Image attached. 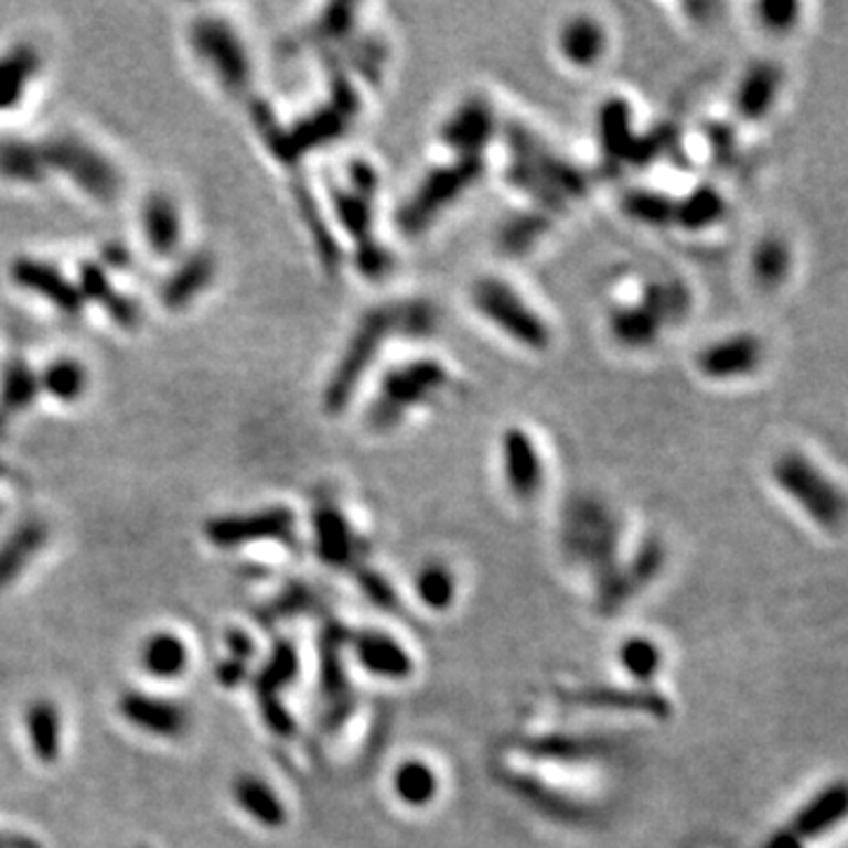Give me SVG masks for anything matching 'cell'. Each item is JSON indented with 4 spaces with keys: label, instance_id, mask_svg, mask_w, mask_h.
<instances>
[{
    "label": "cell",
    "instance_id": "9c48e42d",
    "mask_svg": "<svg viewBox=\"0 0 848 848\" xmlns=\"http://www.w3.org/2000/svg\"><path fill=\"white\" fill-rule=\"evenodd\" d=\"M189 45L222 90H227L229 95L248 93L253 83V64L248 47L232 22L215 14L194 17L192 26H189Z\"/></svg>",
    "mask_w": 848,
    "mask_h": 848
},
{
    "label": "cell",
    "instance_id": "60d3db41",
    "mask_svg": "<svg viewBox=\"0 0 848 848\" xmlns=\"http://www.w3.org/2000/svg\"><path fill=\"white\" fill-rule=\"evenodd\" d=\"M754 26L773 39H785L804 22V6L794 0H764L752 6Z\"/></svg>",
    "mask_w": 848,
    "mask_h": 848
},
{
    "label": "cell",
    "instance_id": "cb8c5ba5",
    "mask_svg": "<svg viewBox=\"0 0 848 848\" xmlns=\"http://www.w3.org/2000/svg\"><path fill=\"white\" fill-rule=\"evenodd\" d=\"M232 797L244 816L255 825L279 829L288 823V808L276 790L255 773L238 775L232 785Z\"/></svg>",
    "mask_w": 848,
    "mask_h": 848
},
{
    "label": "cell",
    "instance_id": "1f68e13d",
    "mask_svg": "<svg viewBox=\"0 0 848 848\" xmlns=\"http://www.w3.org/2000/svg\"><path fill=\"white\" fill-rule=\"evenodd\" d=\"M39 396V373L24 358L12 361L3 373V385H0V429L17 418V412H24Z\"/></svg>",
    "mask_w": 848,
    "mask_h": 848
},
{
    "label": "cell",
    "instance_id": "ac0fdd59",
    "mask_svg": "<svg viewBox=\"0 0 848 848\" xmlns=\"http://www.w3.org/2000/svg\"><path fill=\"white\" fill-rule=\"evenodd\" d=\"M118 712L135 731L159 740H178L192 726V715L184 705L144 690H126L118 698Z\"/></svg>",
    "mask_w": 848,
    "mask_h": 848
},
{
    "label": "cell",
    "instance_id": "74e56055",
    "mask_svg": "<svg viewBox=\"0 0 848 848\" xmlns=\"http://www.w3.org/2000/svg\"><path fill=\"white\" fill-rule=\"evenodd\" d=\"M554 227V217L526 207L524 213L512 215L500 229V248L505 255H528Z\"/></svg>",
    "mask_w": 848,
    "mask_h": 848
},
{
    "label": "cell",
    "instance_id": "f35d334b",
    "mask_svg": "<svg viewBox=\"0 0 848 848\" xmlns=\"http://www.w3.org/2000/svg\"><path fill=\"white\" fill-rule=\"evenodd\" d=\"M846 808V794L844 787L837 785L833 790H825L820 797L808 802V806L802 808V813L794 820V829L804 837H820L829 827L844 818Z\"/></svg>",
    "mask_w": 848,
    "mask_h": 848
},
{
    "label": "cell",
    "instance_id": "4fadbf2b",
    "mask_svg": "<svg viewBox=\"0 0 848 848\" xmlns=\"http://www.w3.org/2000/svg\"><path fill=\"white\" fill-rule=\"evenodd\" d=\"M500 130L491 99L483 95H466L441 118L437 140L448 155L486 159Z\"/></svg>",
    "mask_w": 848,
    "mask_h": 848
},
{
    "label": "cell",
    "instance_id": "2e32d148",
    "mask_svg": "<svg viewBox=\"0 0 848 848\" xmlns=\"http://www.w3.org/2000/svg\"><path fill=\"white\" fill-rule=\"evenodd\" d=\"M611 50V31L594 12H570L554 31V52L570 72H594Z\"/></svg>",
    "mask_w": 848,
    "mask_h": 848
},
{
    "label": "cell",
    "instance_id": "83f0119b",
    "mask_svg": "<svg viewBox=\"0 0 848 848\" xmlns=\"http://www.w3.org/2000/svg\"><path fill=\"white\" fill-rule=\"evenodd\" d=\"M729 213V201L712 184L694 186L688 194L677 196V215H674V229L700 234L715 229Z\"/></svg>",
    "mask_w": 848,
    "mask_h": 848
},
{
    "label": "cell",
    "instance_id": "30bf717a",
    "mask_svg": "<svg viewBox=\"0 0 848 848\" xmlns=\"http://www.w3.org/2000/svg\"><path fill=\"white\" fill-rule=\"evenodd\" d=\"M379 178L377 170L368 163L356 161L347 168V180L333 186V205L340 215L342 229L352 234L358 244L361 269L379 276L387 271V253L383 246H375L373 240V219H375V196Z\"/></svg>",
    "mask_w": 848,
    "mask_h": 848
},
{
    "label": "cell",
    "instance_id": "8d00e7d4",
    "mask_svg": "<svg viewBox=\"0 0 848 848\" xmlns=\"http://www.w3.org/2000/svg\"><path fill=\"white\" fill-rule=\"evenodd\" d=\"M412 590L425 609L443 613L453 609L458 597V580L450 566L441 561H429L418 570V576H415Z\"/></svg>",
    "mask_w": 848,
    "mask_h": 848
},
{
    "label": "cell",
    "instance_id": "d4e9b609",
    "mask_svg": "<svg viewBox=\"0 0 848 848\" xmlns=\"http://www.w3.org/2000/svg\"><path fill=\"white\" fill-rule=\"evenodd\" d=\"M24 731L33 759L41 761L45 766L60 761L64 726L62 712L55 702L45 698L33 700L24 712Z\"/></svg>",
    "mask_w": 848,
    "mask_h": 848
},
{
    "label": "cell",
    "instance_id": "5bb4252c",
    "mask_svg": "<svg viewBox=\"0 0 848 848\" xmlns=\"http://www.w3.org/2000/svg\"><path fill=\"white\" fill-rule=\"evenodd\" d=\"M594 135L599 142V151L611 165H630V163H648L657 155L655 137L651 132L636 130L632 104L620 97H605L594 118Z\"/></svg>",
    "mask_w": 848,
    "mask_h": 848
},
{
    "label": "cell",
    "instance_id": "5b68a950",
    "mask_svg": "<svg viewBox=\"0 0 848 848\" xmlns=\"http://www.w3.org/2000/svg\"><path fill=\"white\" fill-rule=\"evenodd\" d=\"M466 304L493 333L528 354H547L554 328L526 292L502 273H479L466 288Z\"/></svg>",
    "mask_w": 848,
    "mask_h": 848
},
{
    "label": "cell",
    "instance_id": "7402d4cb",
    "mask_svg": "<svg viewBox=\"0 0 848 848\" xmlns=\"http://www.w3.org/2000/svg\"><path fill=\"white\" fill-rule=\"evenodd\" d=\"M750 281L761 292L785 288L794 271V248L783 234H764L752 244L748 257Z\"/></svg>",
    "mask_w": 848,
    "mask_h": 848
},
{
    "label": "cell",
    "instance_id": "ffe728a7",
    "mask_svg": "<svg viewBox=\"0 0 848 848\" xmlns=\"http://www.w3.org/2000/svg\"><path fill=\"white\" fill-rule=\"evenodd\" d=\"M350 642L356 663L361 665V669H366L371 677L385 681H404L412 674V657L399 644V638H394L391 634L363 630L354 634Z\"/></svg>",
    "mask_w": 848,
    "mask_h": 848
},
{
    "label": "cell",
    "instance_id": "6da1fadb",
    "mask_svg": "<svg viewBox=\"0 0 848 848\" xmlns=\"http://www.w3.org/2000/svg\"><path fill=\"white\" fill-rule=\"evenodd\" d=\"M505 137V178L528 207L549 217L568 213L587 194V172L524 124L502 126Z\"/></svg>",
    "mask_w": 848,
    "mask_h": 848
},
{
    "label": "cell",
    "instance_id": "ba28073f",
    "mask_svg": "<svg viewBox=\"0 0 848 848\" xmlns=\"http://www.w3.org/2000/svg\"><path fill=\"white\" fill-rule=\"evenodd\" d=\"M41 151L47 172H57L97 203H114L124 192V175L116 163L76 132L52 135L41 144Z\"/></svg>",
    "mask_w": 848,
    "mask_h": 848
},
{
    "label": "cell",
    "instance_id": "e575fe53",
    "mask_svg": "<svg viewBox=\"0 0 848 848\" xmlns=\"http://www.w3.org/2000/svg\"><path fill=\"white\" fill-rule=\"evenodd\" d=\"M47 540V528L41 522H29L17 528L0 545V587H8L22 573L26 563L36 557Z\"/></svg>",
    "mask_w": 848,
    "mask_h": 848
},
{
    "label": "cell",
    "instance_id": "7bdbcfd3",
    "mask_svg": "<svg viewBox=\"0 0 848 848\" xmlns=\"http://www.w3.org/2000/svg\"><path fill=\"white\" fill-rule=\"evenodd\" d=\"M0 848H41V844L20 835H0Z\"/></svg>",
    "mask_w": 848,
    "mask_h": 848
},
{
    "label": "cell",
    "instance_id": "603a6c76",
    "mask_svg": "<svg viewBox=\"0 0 848 848\" xmlns=\"http://www.w3.org/2000/svg\"><path fill=\"white\" fill-rule=\"evenodd\" d=\"M41 52L31 43H17L0 52V116L26 99L41 74Z\"/></svg>",
    "mask_w": 848,
    "mask_h": 848
},
{
    "label": "cell",
    "instance_id": "44dd1931",
    "mask_svg": "<svg viewBox=\"0 0 848 848\" xmlns=\"http://www.w3.org/2000/svg\"><path fill=\"white\" fill-rule=\"evenodd\" d=\"M311 530H314V547L319 559L328 566L344 568L354 561L358 535L354 533L350 518L331 502H319L311 516Z\"/></svg>",
    "mask_w": 848,
    "mask_h": 848
},
{
    "label": "cell",
    "instance_id": "4dcf8cb0",
    "mask_svg": "<svg viewBox=\"0 0 848 848\" xmlns=\"http://www.w3.org/2000/svg\"><path fill=\"white\" fill-rule=\"evenodd\" d=\"M50 175L41 144L26 140H0V178L12 184L33 186Z\"/></svg>",
    "mask_w": 848,
    "mask_h": 848
},
{
    "label": "cell",
    "instance_id": "7c38bea8",
    "mask_svg": "<svg viewBox=\"0 0 848 848\" xmlns=\"http://www.w3.org/2000/svg\"><path fill=\"white\" fill-rule=\"evenodd\" d=\"M766 342L754 331H731L705 342L694 356L696 373L712 385H738L764 371Z\"/></svg>",
    "mask_w": 848,
    "mask_h": 848
},
{
    "label": "cell",
    "instance_id": "277c9868",
    "mask_svg": "<svg viewBox=\"0 0 848 848\" xmlns=\"http://www.w3.org/2000/svg\"><path fill=\"white\" fill-rule=\"evenodd\" d=\"M455 375L439 356H415L379 375L366 406V425L377 434L404 427L415 415L439 406L453 389Z\"/></svg>",
    "mask_w": 848,
    "mask_h": 848
},
{
    "label": "cell",
    "instance_id": "8fae6325",
    "mask_svg": "<svg viewBox=\"0 0 848 848\" xmlns=\"http://www.w3.org/2000/svg\"><path fill=\"white\" fill-rule=\"evenodd\" d=\"M497 470L505 491L522 505H530L545 493L547 458L526 425H507L497 439Z\"/></svg>",
    "mask_w": 848,
    "mask_h": 848
},
{
    "label": "cell",
    "instance_id": "e0dca14e",
    "mask_svg": "<svg viewBox=\"0 0 848 848\" xmlns=\"http://www.w3.org/2000/svg\"><path fill=\"white\" fill-rule=\"evenodd\" d=\"M785 68L773 60L750 62L736 80L733 116L748 126H761L773 116L785 93Z\"/></svg>",
    "mask_w": 848,
    "mask_h": 848
},
{
    "label": "cell",
    "instance_id": "836d02e7",
    "mask_svg": "<svg viewBox=\"0 0 848 848\" xmlns=\"http://www.w3.org/2000/svg\"><path fill=\"white\" fill-rule=\"evenodd\" d=\"M570 705L594 707V709H622V712H648V715H665L667 705L655 694H634V690L620 688H580L576 694H566Z\"/></svg>",
    "mask_w": 848,
    "mask_h": 848
},
{
    "label": "cell",
    "instance_id": "8992f818",
    "mask_svg": "<svg viewBox=\"0 0 848 848\" xmlns=\"http://www.w3.org/2000/svg\"><path fill=\"white\" fill-rule=\"evenodd\" d=\"M773 486L794 509L825 533H839L846 518V497L835 476L802 448H783L771 464Z\"/></svg>",
    "mask_w": 848,
    "mask_h": 848
},
{
    "label": "cell",
    "instance_id": "3957f363",
    "mask_svg": "<svg viewBox=\"0 0 848 848\" xmlns=\"http://www.w3.org/2000/svg\"><path fill=\"white\" fill-rule=\"evenodd\" d=\"M694 311V290L672 273H651L627 296L605 309V333L625 352H648L686 323Z\"/></svg>",
    "mask_w": 848,
    "mask_h": 848
},
{
    "label": "cell",
    "instance_id": "4316f807",
    "mask_svg": "<svg viewBox=\"0 0 848 848\" xmlns=\"http://www.w3.org/2000/svg\"><path fill=\"white\" fill-rule=\"evenodd\" d=\"M192 653L184 638L170 630L151 632L140 648V665L147 677L159 681H175L189 669Z\"/></svg>",
    "mask_w": 848,
    "mask_h": 848
},
{
    "label": "cell",
    "instance_id": "ab89813d",
    "mask_svg": "<svg viewBox=\"0 0 848 848\" xmlns=\"http://www.w3.org/2000/svg\"><path fill=\"white\" fill-rule=\"evenodd\" d=\"M618 665L636 681H651L663 669V651L653 638L632 636L618 648Z\"/></svg>",
    "mask_w": 848,
    "mask_h": 848
},
{
    "label": "cell",
    "instance_id": "d590c367",
    "mask_svg": "<svg viewBox=\"0 0 848 848\" xmlns=\"http://www.w3.org/2000/svg\"><path fill=\"white\" fill-rule=\"evenodd\" d=\"M215 262L207 255H194L170 276L161 290V300L168 309H182L211 286Z\"/></svg>",
    "mask_w": 848,
    "mask_h": 848
},
{
    "label": "cell",
    "instance_id": "b9f144b4",
    "mask_svg": "<svg viewBox=\"0 0 848 848\" xmlns=\"http://www.w3.org/2000/svg\"><path fill=\"white\" fill-rule=\"evenodd\" d=\"M298 674V653L290 644H279L276 651L271 653L269 663L265 669L259 672V681H257V694L259 700L273 702L276 700V690L286 688Z\"/></svg>",
    "mask_w": 848,
    "mask_h": 848
},
{
    "label": "cell",
    "instance_id": "f1b7e54d",
    "mask_svg": "<svg viewBox=\"0 0 848 848\" xmlns=\"http://www.w3.org/2000/svg\"><path fill=\"white\" fill-rule=\"evenodd\" d=\"M439 773L422 759H406L391 773V792L404 806L427 808L439 797Z\"/></svg>",
    "mask_w": 848,
    "mask_h": 848
},
{
    "label": "cell",
    "instance_id": "9a60e30c",
    "mask_svg": "<svg viewBox=\"0 0 848 848\" xmlns=\"http://www.w3.org/2000/svg\"><path fill=\"white\" fill-rule=\"evenodd\" d=\"M296 514L288 507H267L246 514H224L205 524V538L219 549H238L253 543L292 540L296 535Z\"/></svg>",
    "mask_w": 848,
    "mask_h": 848
},
{
    "label": "cell",
    "instance_id": "7a4b0ae2",
    "mask_svg": "<svg viewBox=\"0 0 848 848\" xmlns=\"http://www.w3.org/2000/svg\"><path fill=\"white\" fill-rule=\"evenodd\" d=\"M437 323L431 304L422 300L389 302L368 309L340 352L335 368L323 389L325 412H342L354 401L358 387L366 383L377 356L391 337H422Z\"/></svg>",
    "mask_w": 848,
    "mask_h": 848
},
{
    "label": "cell",
    "instance_id": "484cf974",
    "mask_svg": "<svg viewBox=\"0 0 848 848\" xmlns=\"http://www.w3.org/2000/svg\"><path fill=\"white\" fill-rule=\"evenodd\" d=\"M142 234L153 255H175L182 244V215L175 201L165 194L149 196L142 205Z\"/></svg>",
    "mask_w": 848,
    "mask_h": 848
},
{
    "label": "cell",
    "instance_id": "52a82bcc",
    "mask_svg": "<svg viewBox=\"0 0 848 848\" xmlns=\"http://www.w3.org/2000/svg\"><path fill=\"white\" fill-rule=\"evenodd\" d=\"M486 168V159H460V155H448L446 161L427 168L396 211L399 232L408 238H418L434 229V224L483 180Z\"/></svg>",
    "mask_w": 848,
    "mask_h": 848
},
{
    "label": "cell",
    "instance_id": "d6a6232c",
    "mask_svg": "<svg viewBox=\"0 0 848 848\" xmlns=\"http://www.w3.org/2000/svg\"><path fill=\"white\" fill-rule=\"evenodd\" d=\"M41 394H47L50 399L60 404H76L90 387V375L85 371L80 361L72 356H60L50 361L39 373Z\"/></svg>",
    "mask_w": 848,
    "mask_h": 848
},
{
    "label": "cell",
    "instance_id": "d6986e66",
    "mask_svg": "<svg viewBox=\"0 0 848 848\" xmlns=\"http://www.w3.org/2000/svg\"><path fill=\"white\" fill-rule=\"evenodd\" d=\"M10 279L17 288H22L31 296H36L52 309L62 311L66 316H76L83 311L85 300L76 281L57 269L52 262L39 257H20L10 267Z\"/></svg>",
    "mask_w": 848,
    "mask_h": 848
},
{
    "label": "cell",
    "instance_id": "f546056e",
    "mask_svg": "<svg viewBox=\"0 0 848 848\" xmlns=\"http://www.w3.org/2000/svg\"><path fill=\"white\" fill-rule=\"evenodd\" d=\"M620 211L630 219L653 229H674V215H677V196H672L663 189L634 186L622 194Z\"/></svg>",
    "mask_w": 848,
    "mask_h": 848
}]
</instances>
